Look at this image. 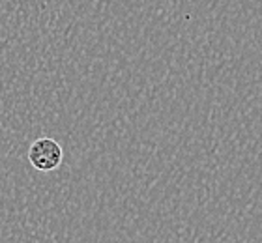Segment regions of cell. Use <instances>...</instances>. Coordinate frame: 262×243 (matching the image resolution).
<instances>
[{"label": "cell", "mask_w": 262, "mask_h": 243, "mask_svg": "<svg viewBox=\"0 0 262 243\" xmlns=\"http://www.w3.org/2000/svg\"><path fill=\"white\" fill-rule=\"evenodd\" d=\"M62 159H64L62 146L49 137H41L38 141H34L28 148V161L39 172L56 170L62 165Z\"/></svg>", "instance_id": "obj_1"}]
</instances>
